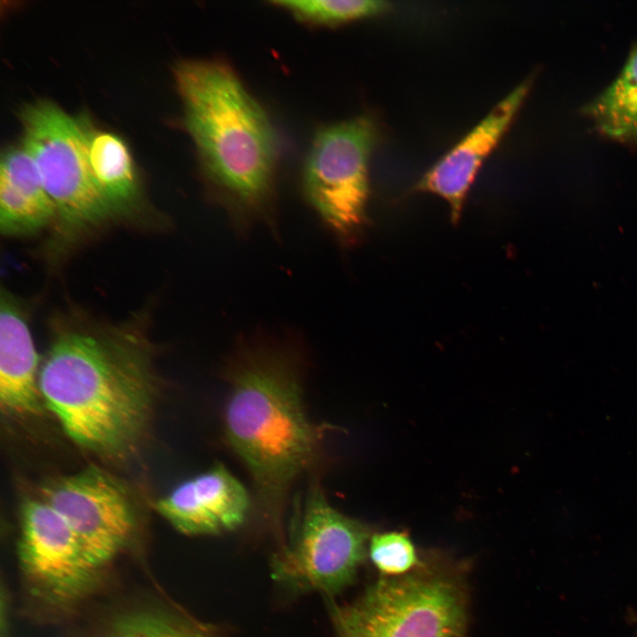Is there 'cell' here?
<instances>
[{
  "label": "cell",
  "instance_id": "20",
  "mask_svg": "<svg viewBox=\"0 0 637 637\" xmlns=\"http://www.w3.org/2000/svg\"><path fill=\"white\" fill-rule=\"evenodd\" d=\"M105 637H111V635L109 634V633H108Z\"/></svg>",
  "mask_w": 637,
  "mask_h": 637
},
{
  "label": "cell",
  "instance_id": "17",
  "mask_svg": "<svg viewBox=\"0 0 637 637\" xmlns=\"http://www.w3.org/2000/svg\"><path fill=\"white\" fill-rule=\"evenodd\" d=\"M298 18L315 24L336 25L380 15L388 12L391 4L380 0L345 1H274Z\"/></svg>",
  "mask_w": 637,
  "mask_h": 637
},
{
  "label": "cell",
  "instance_id": "19",
  "mask_svg": "<svg viewBox=\"0 0 637 637\" xmlns=\"http://www.w3.org/2000/svg\"><path fill=\"white\" fill-rule=\"evenodd\" d=\"M629 621L637 625V612L633 610H630L628 614Z\"/></svg>",
  "mask_w": 637,
  "mask_h": 637
},
{
  "label": "cell",
  "instance_id": "2",
  "mask_svg": "<svg viewBox=\"0 0 637 637\" xmlns=\"http://www.w3.org/2000/svg\"><path fill=\"white\" fill-rule=\"evenodd\" d=\"M297 354L267 337L242 340L227 373L226 438L249 472L257 507L275 521L292 485L319 464L326 432L306 414Z\"/></svg>",
  "mask_w": 637,
  "mask_h": 637
},
{
  "label": "cell",
  "instance_id": "1",
  "mask_svg": "<svg viewBox=\"0 0 637 637\" xmlns=\"http://www.w3.org/2000/svg\"><path fill=\"white\" fill-rule=\"evenodd\" d=\"M43 404L80 447L121 458L149 426L155 380L142 332L129 326L58 334L39 371Z\"/></svg>",
  "mask_w": 637,
  "mask_h": 637
},
{
  "label": "cell",
  "instance_id": "9",
  "mask_svg": "<svg viewBox=\"0 0 637 637\" xmlns=\"http://www.w3.org/2000/svg\"><path fill=\"white\" fill-rule=\"evenodd\" d=\"M18 556L24 577L48 604L66 608L83 599L100 572L78 539L43 500H28L21 509Z\"/></svg>",
  "mask_w": 637,
  "mask_h": 637
},
{
  "label": "cell",
  "instance_id": "18",
  "mask_svg": "<svg viewBox=\"0 0 637 637\" xmlns=\"http://www.w3.org/2000/svg\"><path fill=\"white\" fill-rule=\"evenodd\" d=\"M368 554L383 576L405 575L420 565L415 546L404 532L372 534L368 544Z\"/></svg>",
  "mask_w": 637,
  "mask_h": 637
},
{
  "label": "cell",
  "instance_id": "3",
  "mask_svg": "<svg viewBox=\"0 0 637 637\" xmlns=\"http://www.w3.org/2000/svg\"><path fill=\"white\" fill-rule=\"evenodd\" d=\"M184 121L207 180L234 222L271 224L276 142L265 112L219 60L177 64Z\"/></svg>",
  "mask_w": 637,
  "mask_h": 637
},
{
  "label": "cell",
  "instance_id": "11",
  "mask_svg": "<svg viewBox=\"0 0 637 637\" xmlns=\"http://www.w3.org/2000/svg\"><path fill=\"white\" fill-rule=\"evenodd\" d=\"M250 505L244 486L218 463L159 498L156 509L179 532L206 535L239 527Z\"/></svg>",
  "mask_w": 637,
  "mask_h": 637
},
{
  "label": "cell",
  "instance_id": "13",
  "mask_svg": "<svg viewBox=\"0 0 637 637\" xmlns=\"http://www.w3.org/2000/svg\"><path fill=\"white\" fill-rule=\"evenodd\" d=\"M54 219V205L27 150L22 144L4 150L0 161L1 232L33 234Z\"/></svg>",
  "mask_w": 637,
  "mask_h": 637
},
{
  "label": "cell",
  "instance_id": "7",
  "mask_svg": "<svg viewBox=\"0 0 637 637\" xmlns=\"http://www.w3.org/2000/svg\"><path fill=\"white\" fill-rule=\"evenodd\" d=\"M378 127L368 115L318 131L303 174L305 195L338 241L354 246L367 225L369 159Z\"/></svg>",
  "mask_w": 637,
  "mask_h": 637
},
{
  "label": "cell",
  "instance_id": "15",
  "mask_svg": "<svg viewBox=\"0 0 637 637\" xmlns=\"http://www.w3.org/2000/svg\"><path fill=\"white\" fill-rule=\"evenodd\" d=\"M584 113L603 135L637 144V42L616 78L584 107Z\"/></svg>",
  "mask_w": 637,
  "mask_h": 637
},
{
  "label": "cell",
  "instance_id": "6",
  "mask_svg": "<svg viewBox=\"0 0 637 637\" xmlns=\"http://www.w3.org/2000/svg\"><path fill=\"white\" fill-rule=\"evenodd\" d=\"M371 536L367 525L334 509L318 484H312L288 542L272 559V576L291 590L333 596L354 580Z\"/></svg>",
  "mask_w": 637,
  "mask_h": 637
},
{
  "label": "cell",
  "instance_id": "10",
  "mask_svg": "<svg viewBox=\"0 0 637 637\" xmlns=\"http://www.w3.org/2000/svg\"><path fill=\"white\" fill-rule=\"evenodd\" d=\"M531 85V79H526L515 87L419 179L412 190L444 199L452 222L457 223L478 172L508 131Z\"/></svg>",
  "mask_w": 637,
  "mask_h": 637
},
{
  "label": "cell",
  "instance_id": "5",
  "mask_svg": "<svg viewBox=\"0 0 637 637\" xmlns=\"http://www.w3.org/2000/svg\"><path fill=\"white\" fill-rule=\"evenodd\" d=\"M20 119L22 145L54 205L59 229L71 234L104 222L113 212L93 180L82 120L49 101L26 106Z\"/></svg>",
  "mask_w": 637,
  "mask_h": 637
},
{
  "label": "cell",
  "instance_id": "4",
  "mask_svg": "<svg viewBox=\"0 0 637 637\" xmlns=\"http://www.w3.org/2000/svg\"><path fill=\"white\" fill-rule=\"evenodd\" d=\"M331 610L337 637H465L464 587L438 566L383 576L356 601Z\"/></svg>",
  "mask_w": 637,
  "mask_h": 637
},
{
  "label": "cell",
  "instance_id": "16",
  "mask_svg": "<svg viewBox=\"0 0 637 637\" xmlns=\"http://www.w3.org/2000/svg\"><path fill=\"white\" fill-rule=\"evenodd\" d=\"M111 637H216L207 625L165 611L137 610L111 624Z\"/></svg>",
  "mask_w": 637,
  "mask_h": 637
},
{
  "label": "cell",
  "instance_id": "8",
  "mask_svg": "<svg viewBox=\"0 0 637 637\" xmlns=\"http://www.w3.org/2000/svg\"><path fill=\"white\" fill-rule=\"evenodd\" d=\"M42 497L67 523L88 560L99 570L134 537L137 518L127 489L97 467L52 481L43 489Z\"/></svg>",
  "mask_w": 637,
  "mask_h": 637
},
{
  "label": "cell",
  "instance_id": "12",
  "mask_svg": "<svg viewBox=\"0 0 637 637\" xmlns=\"http://www.w3.org/2000/svg\"><path fill=\"white\" fill-rule=\"evenodd\" d=\"M31 332L14 301L4 292L0 309V403L7 414L35 415L43 403Z\"/></svg>",
  "mask_w": 637,
  "mask_h": 637
},
{
  "label": "cell",
  "instance_id": "14",
  "mask_svg": "<svg viewBox=\"0 0 637 637\" xmlns=\"http://www.w3.org/2000/svg\"><path fill=\"white\" fill-rule=\"evenodd\" d=\"M87 140L88 165L93 180L112 212L131 204L138 193L132 156L117 134L91 128L81 119Z\"/></svg>",
  "mask_w": 637,
  "mask_h": 637
}]
</instances>
